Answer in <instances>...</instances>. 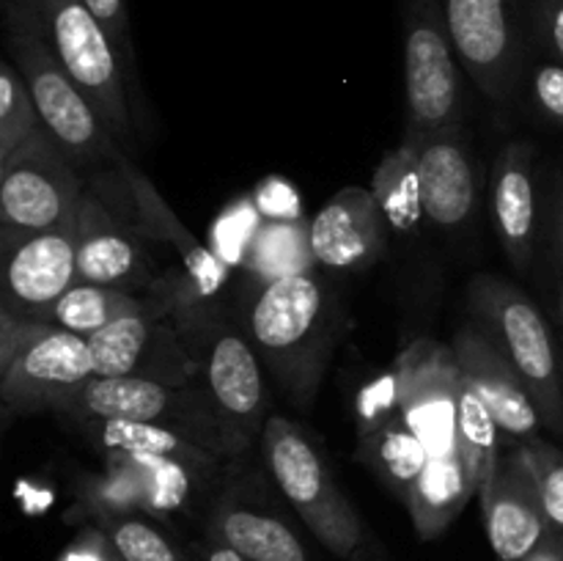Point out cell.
<instances>
[{
	"mask_svg": "<svg viewBox=\"0 0 563 561\" xmlns=\"http://www.w3.org/2000/svg\"><path fill=\"white\" fill-rule=\"evenodd\" d=\"M559 226H561V245H563V193H561V215H559Z\"/></svg>",
	"mask_w": 563,
	"mask_h": 561,
	"instance_id": "38",
	"label": "cell"
},
{
	"mask_svg": "<svg viewBox=\"0 0 563 561\" xmlns=\"http://www.w3.org/2000/svg\"><path fill=\"white\" fill-rule=\"evenodd\" d=\"M82 193L86 182L80 168L42 127L0 163V229L47 231L71 226Z\"/></svg>",
	"mask_w": 563,
	"mask_h": 561,
	"instance_id": "11",
	"label": "cell"
},
{
	"mask_svg": "<svg viewBox=\"0 0 563 561\" xmlns=\"http://www.w3.org/2000/svg\"><path fill=\"white\" fill-rule=\"evenodd\" d=\"M88 6L97 22L102 25V31L108 33V38L113 42L115 55H119V64L124 69L126 86L135 94L137 99V58H135V44H132V31H130V16H126L124 0H82Z\"/></svg>",
	"mask_w": 563,
	"mask_h": 561,
	"instance_id": "32",
	"label": "cell"
},
{
	"mask_svg": "<svg viewBox=\"0 0 563 561\" xmlns=\"http://www.w3.org/2000/svg\"><path fill=\"white\" fill-rule=\"evenodd\" d=\"M559 314H561V324H563V284H561V292H559Z\"/></svg>",
	"mask_w": 563,
	"mask_h": 561,
	"instance_id": "39",
	"label": "cell"
},
{
	"mask_svg": "<svg viewBox=\"0 0 563 561\" xmlns=\"http://www.w3.org/2000/svg\"><path fill=\"white\" fill-rule=\"evenodd\" d=\"M77 280L113 286L126 292H148L159 280L157 256L132 215H121L97 190L86 187L75 215Z\"/></svg>",
	"mask_w": 563,
	"mask_h": 561,
	"instance_id": "14",
	"label": "cell"
},
{
	"mask_svg": "<svg viewBox=\"0 0 563 561\" xmlns=\"http://www.w3.org/2000/svg\"><path fill=\"white\" fill-rule=\"evenodd\" d=\"M418 148L421 143L401 138L399 146L385 154L372 179V190L388 220V229L399 234H412L427 220L418 176Z\"/></svg>",
	"mask_w": 563,
	"mask_h": 561,
	"instance_id": "25",
	"label": "cell"
},
{
	"mask_svg": "<svg viewBox=\"0 0 563 561\" xmlns=\"http://www.w3.org/2000/svg\"><path fill=\"white\" fill-rule=\"evenodd\" d=\"M247 267L256 275V280L284 278V275L311 273V264L317 262L311 251V234L308 226L300 220H275L258 229L253 237L251 248L245 256Z\"/></svg>",
	"mask_w": 563,
	"mask_h": 561,
	"instance_id": "27",
	"label": "cell"
},
{
	"mask_svg": "<svg viewBox=\"0 0 563 561\" xmlns=\"http://www.w3.org/2000/svg\"><path fill=\"white\" fill-rule=\"evenodd\" d=\"M0 317L44 324L55 302L77 284L75 223L47 231L0 229Z\"/></svg>",
	"mask_w": 563,
	"mask_h": 561,
	"instance_id": "12",
	"label": "cell"
},
{
	"mask_svg": "<svg viewBox=\"0 0 563 561\" xmlns=\"http://www.w3.org/2000/svg\"><path fill=\"white\" fill-rule=\"evenodd\" d=\"M456 432H460V449L471 462L473 473L478 479V493L493 482L498 462L504 457L500 443H504V432H500L498 421H495L493 410L487 402L482 399L476 388L462 374L460 383V410H456Z\"/></svg>",
	"mask_w": 563,
	"mask_h": 561,
	"instance_id": "28",
	"label": "cell"
},
{
	"mask_svg": "<svg viewBox=\"0 0 563 561\" xmlns=\"http://www.w3.org/2000/svg\"><path fill=\"white\" fill-rule=\"evenodd\" d=\"M418 176L427 223L454 231L471 220L478 198L476 168L460 127L434 132L418 148Z\"/></svg>",
	"mask_w": 563,
	"mask_h": 561,
	"instance_id": "21",
	"label": "cell"
},
{
	"mask_svg": "<svg viewBox=\"0 0 563 561\" xmlns=\"http://www.w3.org/2000/svg\"><path fill=\"white\" fill-rule=\"evenodd\" d=\"M185 333L196 350L201 374L198 383L207 391L214 413L223 421L236 454L251 446L267 424V394H264L262 366L245 330H234L212 314H201L185 324Z\"/></svg>",
	"mask_w": 563,
	"mask_h": 561,
	"instance_id": "10",
	"label": "cell"
},
{
	"mask_svg": "<svg viewBox=\"0 0 563 561\" xmlns=\"http://www.w3.org/2000/svg\"><path fill=\"white\" fill-rule=\"evenodd\" d=\"M209 531L214 542L229 544L245 561H308L306 548L286 522L245 506H220Z\"/></svg>",
	"mask_w": 563,
	"mask_h": 561,
	"instance_id": "24",
	"label": "cell"
},
{
	"mask_svg": "<svg viewBox=\"0 0 563 561\" xmlns=\"http://www.w3.org/2000/svg\"><path fill=\"white\" fill-rule=\"evenodd\" d=\"M456 58L493 102L515 97L533 38V0H440Z\"/></svg>",
	"mask_w": 563,
	"mask_h": 561,
	"instance_id": "9",
	"label": "cell"
},
{
	"mask_svg": "<svg viewBox=\"0 0 563 561\" xmlns=\"http://www.w3.org/2000/svg\"><path fill=\"white\" fill-rule=\"evenodd\" d=\"M121 176H124V185L132 198V218L141 223V229L154 242H163L170 251H176V256L181 262V273L187 275V280L192 286V295L201 302L218 297L225 289V284H229V267H225L223 256L214 253L209 245H203L176 218V212L165 204L157 187L152 185V179L141 168H135L130 157L121 163Z\"/></svg>",
	"mask_w": 563,
	"mask_h": 561,
	"instance_id": "20",
	"label": "cell"
},
{
	"mask_svg": "<svg viewBox=\"0 0 563 561\" xmlns=\"http://www.w3.org/2000/svg\"><path fill=\"white\" fill-rule=\"evenodd\" d=\"M385 231L388 220L374 190L366 187L339 190L308 226L313 258L330 270H361L377 262Z\"/></svg>",
	"mask_w": 563,
	"mask_h": 561,
	"instance_id": "19",
	"label": "cell"
},
{
	"mask_svg": "<svg viewBox=\"0 0 563 561\" xmlns=\"http://www.w3.org/2000/svg\"><path fill=\"white\" fill-rule=\"evenodd\" d=\"M407 141L460 127L462 75L440 0H399Z\"/></svg>",
	"mask_w": 563,
	"mask_h": 561,
	"instance_id": "8",
	"label": "cell"
},
{
	"mask_svg": "<svg viewBox=\"0 0 563 561\" xmlns=\"http://www.w3.org/2000/svg\"><path fill=\"white\" fill-rule=\"evenodd\" d=\"M478 495V479L467 457L460 451L449 457H432L412 484L405 506L421 539H434L462 515Z\"/></svg>",
	"mask_w": 563,
	"mask_h": 561,
	"instance_id": "23",
	"label": "cell"
},
{
	"mask_svg": "<svg viewBox=\"0 0 563 561\" xmlns=\"http://www.w3.org/2000/svg\"><path fill=\"white\" fill-rule=\"evenodd\" d=\"M42 20L44 36L71 80L80 86L102 124L126 154L137 146V121L130 86L113 42L82 0H27Z\"/></svg>",
	"mask_w": 563,
	"mask_h": 561,
	"instance_id": "7",
	"label": "cell"
},
{
	"mask_svg": "<svg viewBox=\"0 0 563 561\" xmlns=\"http://www.w3.org/2000/svg\"><path fill=\"white\" fill-rule=\"evenodd\" d=\"M467 306L522 377L544 427L563 438V361L537 302L500 275H476Z\"/></svg>",
	"mask_w": 563,
	"mask_h": 561,
	"instance_id": "3",
	"label": "cell"
},
{
	"mask_svg": "<svg viewBox=\"0 0 563 561\" xmlns=\"http://www.w3.org/2000/svg\"><path fill=\"white\" fill-rule=\"evenodd\" d=\"M517 451L531 468L550 528L563 534V451L544 438L517 446Z\"/></svg>",
	"mask_w": 563,
	"mask_h": 561,
	"instance_id": "31",
	"label": "cell"
},
{
	"mask_svg": "<svg viewBox=\"0 0 563 561\" xmlns=\"http://www.w3.org/2000/svg\"><path fill=\"white\" fill-rule=\"evenodd\" d=\"M533 38L563 64V0H533Z\"/></svg>",
	"mask_w": 563,
	"mask_h": 561,
	"instance_id": "34",
	"label": "cell"
},
{
	"mask_svg": "<svg viewBox=\"0 0 563 561\" xmlns=\"http://www.w3.org/2000/svg\"><path fill=\"white\" fill-rule=\"evenodd\" d=\"M531 94L539 113L563 127V64H542L531 75Z\"/></svg>",
	"mask_w": 563,
	"mask_h": 561,
	"instance_id": "33",
	"label": "cell"
},
{
	"mask_svg": "<svg viewBox=\"0 0 563 561\" xmlns=\"http://www.w3.org/2000/svg\"><path fill=\"white\" fill-rule=\"evenodd\" d=\"M335 333V302L313 273L258 280L245 306V336L297 407H311L317 399Z\"/></svg>",
	"mask_w": 563,
	"mask_h": 561,
	"instance_id": "1",
	"label": "cell"
},
{
	"mask_svg": "<svg viewBox=\"0 0 563 561\" xmlns=\"http://www.w3.org/2000/svg\"><path fill=\"white\" fill-rule=\"evenodd\" d=\"M262 451L273 482L313 537L339 559L355 556L363 544V522L306 429L284 416H269L262 432Z\"/></svg>",
	"mask_w": 563,
	"mask_h": 561,
	"instance_id": "6",
	"label": "cell"
},
{
	"mask_svg": "<svg viewBox=\"0 0 563 561\" xmlns=\"http://www.w3.org/2000/svg\"><path fill=\"white\" fill-rule=\"evenodd\" d=\"M110 537L124 561H190L157 526L143 520L137 512L93 520Z\"/></svg>",
	"mask_w": 563,
	"mask_h": 561,
	"instance_id": "30",
	"label": "cell"
},
{
	"mask_svg": "<svg viewBox=\"0 0 563 561\" xmlns=\"http://www.w3.org/2000/svg\"><path fill=\"white\" fill-rule=\"evenodd\" d=\"M451 346H454L460 372L487 402L509 449L542 438L539 435L544 427L542 416H539L526 383L515 372V366L506 361L504 352L495 346V341L484 333L482 324H462L454 333Z\"/></svg>",
	"mask_w": 563,
	"mask_h": 561,
	"instance_id": "16",
	"label": "cell"
},
{
	"mask_svg": "<svg viewBox=\"0 0 563 561\" xmlns=\"http://www.w3.org/2000/svg\"><path fill=\"white\" fill-rule=\"evenodd\" d=\"M44 121L14 61L0 64V163L9 160Z\"/></svg>",
	"mask_w": 563,
	"mask_h": 561,
	"instance_id": "29",
	"label": "cell"
},
{
	"mask_svg": "<svg viewBox=\"0 0 563 561\" xmlns=\"http://www.w3.org/2000/svg\"><path fill=\"white\" fill-rule=\"evenodd\" d=\"M58 561H124L119 550L113 548L108 534L93 522V526L82 528L75 537V542L60 553Z\"/></svg>",
	"mask_w": 563,
	"mask_h": 561,
	"instance_id": "35",
	"label": "cell"
},
{
	"mask_svg": "<svg viewBox=\"0 0 563 561\" xmlns=\"http://www.w3.org/2000/svg\"><path fill=\"white\" fill-rule=\"evenodd\" d=\"M493 220L504 253L517 270H528L537 245V187L533 148L509 143L493 165Z\"/></svg>",
	"mask_w": 563,
	"mask_h": 561,
	"instance_id": "22",
	"label": "cell"
},
{
	"mask_svg": "<svg viewBox=\"0 0 563 561\" xmlns=\"http://www.w3.org/2000/svg\"><path fill=\"white\" fill-rule=\"evenodd\" d=\"M58 413L75 421L115 418L154 424L192 440L220 460L240 457L201 383L168 385L143 377H91L66 396Z\"/></svg>",
	"mask_w": 563,
	"mask_h": 561,
	"instance_id": "5",
	"label": "cell"
},
{
	"mask_svg": "<svg viewBox=\"0 0 563 561\" xmlns=\"http://www.w3.org/2000/svg\"><path fill=\"white\" fill-rule=\"evenodd\" d=\"M407 424L427 443L429 460L460 451L456 410L462 372L454 346L421 339L396 358L388 372Z\"/></svg>",
	"mask_w": 563,
	"mask_h": 561,
	"instance_id": "15",
	"label": "cell"
},
{
	"mask_svg": "<svg viewBox=\"0 0 563 561\" xmlns=\"http://www.w3.org/2000/svg\"><path fill=\"white\" fill-rule=\"evenodd\" d=\"M104 460H119L130 468L137 487H141L143 512H148V515L179 512L192 495L196 479L214 471L209 465L159 454H108Z\"/></svg>",
	"mask_w": 563,
	"mask_h": 561,
	"instance_id": "26",
	"label": "cell"
},
{
	"mask_svg": "<svg viewBox=\"0 0 563 561\" xmlns=\"http://www.w3.org/2000/svg\"><path fill=\"white\" fill-rule=\"evenodd\" d=\"M357 435L361 460L405 504L412 484L427 468L429 451L416 429L407 424L388 374L363 388L357 399Z\"/></svg>",
	"mask_w": 563,
	"mask_h": 561,
	"instance_id": "17",
	"label": "cell"
},
{
	"mask_svg": "<svg viewBox=\"0 0 563 561\" xmlns=\"http://www.w3.org/2000/svg\"><path fill=\"white\" fill-rule=\"evenodd\" d=\"M203 561H245V559H242V556L236 553V550H231L229 544L214 542L212 548L207 550V556H203Z\"/></svg>",
	"mask_w": 563,
	"mask_h": 561,
	"instance_id": "37",
	"label": "cell"
},
{
	"mask_svg": "<svg viewBox=\"0 0 563 561\" xmlns=\"http://www.w3.org/2000/svg\"><path fill=\"white\" fill-rule=\"evenodd\" d=\"M3 22L11 61L25 77L49 135L80 170L104 168L110 176H121V163L130 154L115 143L93 105L53 53L36 9L27 0H3Z\"/></svg>",
	"mask_w": 563,
	"mask_h": 561,
	"instance_id": "2",
	"label": "cell"
},
{
	"mask_svg": "<svg viewBox=\"0 0 563 561\" xmlns=\"http://www.w3.org/2000/svg\"><path fill=\"white\" fill-rule=\"evenodd\" d=\"M478 501L487 539L498 561H522L553 531L531 468L517 449L504 451L493 482L478 493Z\"/></svg>",
	"mask_w": 563,
	"mask_h": 561,
	"instance_id": "18",
	"label": "cell"
},
{
	"mask_svg": "<svg viewBox=\"0 0 563 561\" xmlns=\"http://www.w3.org/2000/svg\"><path fill=\"white\" fill-rule=\"evenodd\" d=\"M97 377L88 339L53 328L0 317V410L16 416L64 405L82 383Z\"/></svg>",
	"mask_w": 563,
	"mask_h": 561,
	"instance_id": "4",
	"label": "cell"
},
{
	"mask_svg": "<svg viewBox=\"0 0 563 561\" xmlns=\"http://www.w3.org/2000/svg\"><path fill=\"white\" fill-rule=\"evenodd\" d=\"M97 377H143L168 385L198 383L201 363L170 308L132 314L88 336Z\"/></svg>",
	"mask_w": 563,
	"mask_h": 561,
	"instance_id": "13",
	"label": "cell"
},
{
	"mask_svg": "<svg viewBox=\"0 0 563 561\" xmlns=\"http://www.w3.org/2000/svg\"><path fill=\"white\" fill-rule=\"evenodd\" d=\"M522 561H563V534L550 531Z\"/></svg>",
	"mask_w": 563,
	"mask_h": 561,
	"instance_id": "36",
	"label": "cell"
}]
</instances>
